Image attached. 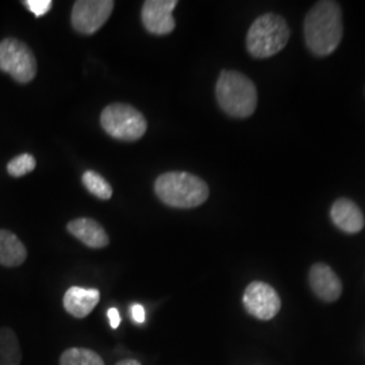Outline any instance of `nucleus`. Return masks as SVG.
Masks as SVG:
<instances>
[{"mask_svg":"<svg viewBox=\"0 0 365 365\" xmlns=\"http://www.w3.org/2000/svg\"><path fill=\"white\" fill-rule=\"evenodd\" d=\"M176 6V0H146L141 13L145 29L156 36L172 33L176 26L172 11Z\"/></svg>","mask_w":365,"mask_h":365,"instance_id":"9","label":"nucleus"},{"mask_svg":"<svg viewBox=\"0 0 365 365\" xmlns=\"http://www.w3.org/2000/svg\"><path fill=\"white\" fill-rule=\"evenodd\" d=\"M115 365H141V363L138 360H134V359H125L122 361H118Z\"/></svg>","mask_w":365,"mask_h":365,"instance_id":"22","label":"nucleus"},{"mask_svg":"<svg viewBox=\"0 0 365 365\" xmlns=\"http://www.w3.org/2000/svg\"><path fill=\"white\" fill-rule=\"evenodd\" d=\"M66 229L88 248L102 249L110 244V238L103 226L92 218L73 220L66 225Z\"/></svg>","mask_w":365,"mask_h":365,"instance_id":"12","label":"nucleus"},{"mask_svg":"<svg viewBox=\"0 0 365 365\" xmlns=\"http://www.w3.org/2000/svg\"><path fill=\"white\" fill-rule=\"evenodd\" d=\"M0 71L26 84L37 75V60L25 42L16 38L0 41Z\"/></svg>","mask_w":365,"mask_h":365,"instance_id":"6","label":"nucleus"},{"mask_svg":"<svg viewBox=\"0 0 365 365\" xmlns=\"http://www.w3.org/2000/svg\"><path fill=\"white\" fill-rule=\"evenodd\" d=\"M289 34V27L283 16L264 14L249 27L247 49L255 58L272 57L284 49Z\"/></svg>","mask_w":365,"mask_h":365,"instance_id":"4","label":"nucleus"},{"mask_svg":"<svg viewBox=\"0 0 365 365\" xmlns=\"http://www.w3.org/2000/svg\"><path fill=\"white\" fill-rule=\"evenodd\" d=\"M215 95L222 110L233 118H248L257 107V90L250 78L237 71H222Z\"/></svg>","mask_w":365,"mask_h":365,"instance_id":"3","label":"nucleus"},{"mask_svg":"<svg viewBox=\"0 0 365 365\" xmlns=\"http://www.w3.org/2000/svg\"><path fill=\"white\" fill-rule=\"evenodd\" d=\"M24 4L26 6L30 13L34 14L37 18H41L52 10L53 1L52 0H26L24 1Z\"/></svg>","mask_w":365,"mask_h":365,"instance_id":"19","label":"nucleus"},{"mask_svg":"<svg viewBox=\"0 0 365 365\" xmlns=\"http://www.w3.org/2000/svg\"><path fill=\"white\" fill-rule=\"evenodd\" d=\"M36 167H37V161L34 156L25 153V155L14 157L13 160L7 164V172L13 178H22L36 170Z\"/></svg>","mask_w":365,"mask_h":365,"instance_id":"18","label":"nucleus"},{"mask_svg":"<svg viewBox=\"0 0 365 365\" xmlns=\"http://www.w3.org/2000/svg\"><path fill=\"white\" fill-rule=\"evenodd\" d=\"M22 349L11 327H0V365H21Z\"/></svg>","mask_w":365,"mask_h":365,"instance_id":"15","label":"nucleus"},{"mask_svg":"<svg viewBox=\"0 0 365 365\" xmlns=\"http://www.w3.org/2000/svg\"><path fill=\"white\" fill-rule=\"evenodd\" d=\"M99 300L101 291L96 288L71 287L64 295L63 304L66 313L81 319L92 313Z\"/></svg>","mask_w":365,"mask_h":365,"instance_id":"13","label":"nucleus"},{"mask_svg":"<svg viewBox=\"0 0 365 365\" xmlns=\"http://www.w3.org/2000/svg\"><path fill=\"white\" fill-rule=\"evenodd\" d=\"M309 283L314 294L327 303L339 300L342 294V283L339 276L324 262H317L310 268Z\"/></svg>","mask_w":365,"mask_h":365,"instance_id":"10","label":"nucleus"},{"mask_svg":"<svg viewBox=\"0 0 365 365\" xmlns=\"http://www.w3.org/2000/svg\"><path fill=\"white\" fill-rule=\"evenodd\" d=\"M81 182L87 188V191L92 195L96 196L98 199L108 200L113 196V187L110 185V182L95 170H86L83 173Z\"/></svg>","mask_w":365,"mask_h":365,"instance_id":"17","label":"nucleus"},{"mask_svg":"<svg viewBox=\"0 0 365 365\" xmlns=\"http://www.w3.org/2000/svg\"><path fill=\"white\" fill-rule=\"evenodd\" d=\"M304 37L310 52L327 56L334 52L342 38V14L336 1H318L306 15Z\"/></svg>","mask_w":365,"mask_h":365,"instance_id":"1","label":"nucleus"},{"mask_svg":"<svg viewBox=\"0 0 365 365\" xmlns=\"http://www.w3.org/2000/svg\"><path fill=\"white\" fill-rule=\"evenodd\" d=\"M60 365H105V361L92 349L69 348L61 353Z\"/></svg>","mask_w":365,"mask_h":365,"instance_id":"16","label":"nucleus"},{"mask_svg":"<svg viewBox=\"0 0 365 365\" xmlns=\"http://www.w3.org/2000/svg\"><path fill=\"white\" fill-rule=\"evenodd\" d=\"M114 6L113 0H78L72 9V26L81 34H93L108 21Z\"/></svg>","mask_w":365,"mask_h":365,"instance_id":"7","label":"nucleus"},{"mask_svg":"<svg viewBox=\"0 0 365 365\" xmlns=\"http://www.w3.org/2000/svg\"><path fill=\"white\" fill-rule=\"evenodd\" d=\"M330 218L341 232L356 235L363 230L365 220L360 207L349 199H339L330 210Z\"/></svg>","mask_w":365,"mask_h":365,"instance_id":"11","label":"nucleus"},{"mask_svg":"<svg viewBox=\"0 0 365 365\" xmlns=\"http://www.w3.org/2000/svg\"><path fill=\"white\" fill-rule=\"evenodd\" d=\"M107 317H108V321H110V327L113 329H118L120 325V315L115 307H111L108 312H107Z\"/></svg>","mask_w":365,"mask_h":365,"instance_id":"21","label":"nucleus"},{"mask_svg":"<svg viewBox=\"0 0 365 365\" xmlns=\"http://www.w3.org/2000/svg\"><path fill=\"white\" fill-rule=\"evenodd\" d=\"M27 259L25 244L10 230H0V265L14 268L22 265Z\"/></svg>","mask_w":365,"mask_h":365,"instance_id":"14","label":"nucleus"},{"mask_svg":"<svg viewBox=\"0 0 365 365\" xmlns=\"http://www.w3.org/2000/svg\"><path fill=\"white\" fill-rule=\"evenodd\" d=\"M103 130L119 141H138L148 130V122L141 111L126 103H113L101 115Z\"/></svg>","mask_w":365,"mask_h":365,"instance_id":"5","label":"nucleus"},{"mask_svg":"<svg viewBox=\"0 0 365 365\" xmlns=\"http://www.w3.org/2000/svg\"><path fill=\"white\" fill-rule=\"evenodd\" d=\"M242 303L247 313L260 321L272 319L282 307V300L276 289L264 282L250 283L245 288Z\"/></svg>","mask_w":365,"mask_h":365,"instance_id":"8","label":"nucleus"},{"mask_svg":"<svg viewBox=\"0 0 365 365\" xmlns=\"http://www.w3.org/2000/svg\"><path fill=\"white\" fill-rule=\"evenodd\" d=\"M160 200L176 209H194L203 205L210 195L209 185L188 172L173 170L160 175L155 182Z\"/></svg>","mask_w":365,"mask_h":365,"instance_id":"2","label":"nucleus"},{"mask_svg":"<svg viewBox=\"0 0 365 365\" xmlns=\"http://www.w3.org/2000/svg\"><path fill=\"white\" fill-rule=\"evenodd\" d=\"M131 318L137 324H144L146 313H145L144 306L141 304H133L131 307Z\"/></svg>","mask_w":365,"mask_h":365,"instance_id":"20","label":"nucleus"}]
</instances>
